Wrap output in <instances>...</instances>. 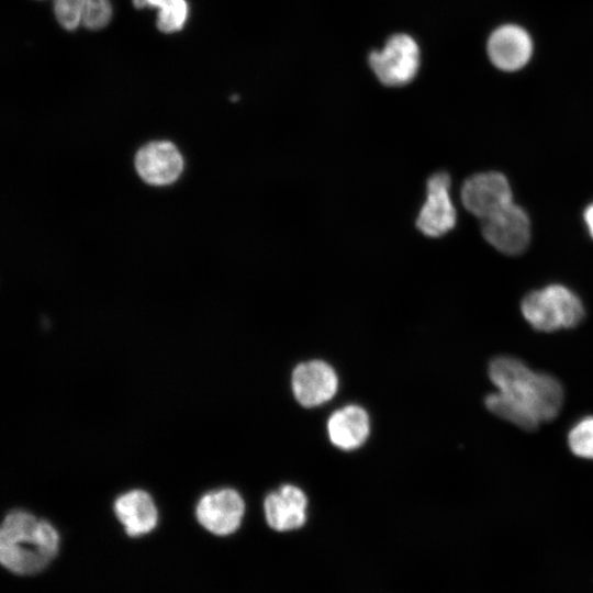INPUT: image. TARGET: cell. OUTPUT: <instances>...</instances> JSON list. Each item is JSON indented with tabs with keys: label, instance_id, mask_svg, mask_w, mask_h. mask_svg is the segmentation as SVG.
<instances>
[{
	"label": "cell",
	"instance_id": "15",
	"mask_svg": "<svg viewBox=\"0 0 593 593\" xmlns=\"http://www.w3.org/2000/svg\"><path fill=\"white\" fill-rule=\"evenodd\" d=\"M485 405L493 414L525 430H534L540 423L530 411L500 391L489 394Z\"/></svg>",
	"mask_w": 593,
	"mask_h": 593
},
{
	"label": "cell",
	"instance_id": "1",
	"mask_svg": "<svg viewBox=\"0 0 593 593\" xmlns=\"http://www.w3.org/2000/svg\"><path fill=\"white\" fill-rule=\"evenodd\" d=\"M59 541V534L49 522L27 511L13 510L1 524L0 561L15 574H35L55 558Z\"/></svg>",
	"mask_w": 593,
	"mask_h": 593
},
{
	"label": "cell",
	"instance_id": "4",
	"mask_svg": "<svg viewBox=\"0 0 593 593\" xmlns=\"http://www.w3.org/2000/svg\"><path fill=\"white\" fill-rule=\"evenodd\" d=\"M369 66L387 87H403L416 77L421 66L417 42L409 34L390 36L380 49L369 54Z\"/></svg>",
	"mask_w": 593,
	"mask_h": 593
},
{
	"label": "cell",
	"instance_id": "9",
	"mask_svg": "<svg viewBox=\"0 0 593 593\" xmlns=\"http://www.w3.org/2000/svg\"><path fill=\"white\" fill-rule=\"evenodd\" d=\"M291 384L296 401L305 407H313L333 399L338 379L327 362L310 360L294 368Z\"/></svg>",
	"mask_w": 593,
	"mask_h": 593
},
{
	"label": "cell",
	"instance_id": "8",
	"mask_svg": "<svg viewBox=\"0 0 593 593\" xmlns=\"http://www.w3.org/2000/svg\"><path fill=\"white\" fill-rule=\"evenodd\" d=\"M244 513L243 497L236 490L230 488L204 493L195 505L199 524L217 536H227L237 530Z\"/></svg>",
	"mask_w": 593,
	"mask_h": 593
},
{
	"label": "cell",
	"instance_id": "11",
	"mask_svg": "<svg viewBox=\"0 0 593 593\" xmlns=\"http://www.w3.org/2000/svg\"><path fill=\"white\" fill-rule=\"evenodd\" d=\"M533 53L529 34L517 25H503L496 29L488 41V54L500 69L513 71L527 64Z\"/></svg>",
	"mask_w": 593,
	"mask_h": 593
},
{
	"label": "cell",
	"instance_id": "13",
	"mask_svg": "<svg viewBox=\"0 0 593 593\" xmlns=\"http://www.w3.org/2000/svg\"><path fill=\"white\" fill-rule=\"evenodd\" d=\"M306 506L304 492L295 485L284 484L266 496V521L278 532L296 529L305 523Z\"/></svg>",
	"mask_w": 593,
	"mask_h": 593
},
{
	"label": "cell",
	"instance_id": "2",
	"mask_svg": "<svg viewBox=\"0 0 593 593\" xmlns=\"http://www.w3.org/2000/svg\"><path fill=\"white\" fill-rule=\"evenodd\" d=\"M497 390L530 411L540 422L555 418L562 405L563 391L553 377L530 370L508 356L494 358L489 367Z\"/></svg>",
	"mask_w": 593,
	"mask_h": 593
},
{
	"label": "cell",
	"instance_id": "17",
	"mask_svg": "<svg viewBox=\"0 0 593 593\" xmlns=\"http://www.w3.org/2000/svg\"><path fill=\"white\" fill-rule=\"evenodd\" d=\"M572 452L582 458H593V417L581 419L568 436Z\"/></svg>",
	"mask_w": 593,
	"mask_h": 593
},
{
	"label": "cell",
	"instance_id": "7",
	"mask_svg": "<svg viewBox=\"0 0 593 593\" xmlns=\"http://www.w3.org/2000/svg\"><path fill=\"white\" fill-rule=\"evenodd\" d=\"M460 195L463 206L481 220L513 203L510 182L497 171L470 176L463 182Z\"/></svg>",
	"mask_w": 593,
	"mask_h": 593
},
{
	"label": "cell",
	"instance_id": "12",
	"mask_svg": "<svg viewBox=\"0 0 593 593\" xmlns=\"http://www.w3.org/2000/svg\"><path fill=\"white\" fill-rule=\"evenodd\" d=\"M114 514L131 537L149 534L158 524V508L145 490L133 489L120 494L113 504Z\"/></svg>",
	"mask_w": 593,
	"mask_h": 593
},
{
	"label": "cell",
	"instance_id": "6",
	"mask_svg": "<svg viewBox=\"0 0 593 593\" xmlns=\"http://www.w3.org/2000/svg\"><path fill=\"white\" fill-rule=\"evenodd\" d=\"M482 221L485 240L505 255L523 253L530 239V221L519 205L511 203Z\"/></svg>",
	"mask_w": 593,
	"mask_h": 593
},
{
	"label": "cell",
	"instance_id": "14",
	"mask_svg": "<svg viewBox=\"0 0 593 593\" xmlns=\"http://www.w3.org/2000/svg\"><path fill=\"white\" fill-rule=\"evenodd\" d=\"M367 412L359 405H346L335 411L327 422L331 441L338 448L351 450L360 447L369 436Z\"/></svg>",
	"mask_w": 593,
	"mask_h": 593
},
{
	"label": "cell",
	"instance_id": "21",
	"mask_svg": "<svg viewBox=\"0 0 593 593\" xmlns=\"http://www.w3.org/2000/svg\"><path fill=\"white\" fill-rule=\"evenodd\" d=\"M583 221L588 228L590 236L593 238V202L586 205L583 211Z\"/></svg>",
	"mask_w": 593,
	"mask_h": 593
},
{
	"label": "cell",
	"instance_id": "5",
	"mask_svg": "<svg viewBox=\"0 0 593 593\" xmlns=\"http://www.w3.org/2000/svg\"><path fill=\"white\" fill-rule=\"evenodd\" d=\"M450 176L433 174L426 183V199L416 217V227L428 237H440L452 230L457 212L450 197Z\"/></svg>",
	"mask_w": 593,
	"mask_h": 593
},
{
	"label": "cell",
	"instance_id": "20",
	"mask_svg": "<svg viewBox=\"0 0 593 593\" xmlns=\"http://www.w3.org/2000/svg\"><path fill=\"white\" fill-rule=\"evenodd\" d=\"M171 0H133V5L136 9H161Z\"/></svg>",
	"mask_w": 593,
	"mask_h": 593
},
{
	"label": "cell",
	"instance_id": "10",
	"mask_svg": "<svg viewBox=\"0 0 593 593\" xmlns=\"http://www.w3.org/2000/svg\"><path fill=\"white\" fill-rule=\"evenodd\" d=\"M135 167L145 182L165 186L179 178L183 169V159L172 143L156 141L146 144L137 152Z\"/></svg>",
	"mask_w": 593,
	"mask_h": 593
},
{
	"label": "cell",
	"instance_id": "19",
	"mask_svg": "<svg viewBox=\"0 0 593 593\" xmlns=\"http://www.w3.org/2000/svg\"><path fill=\"white\" fill-rule=\"evenodd\" d=\"M113 15L110 0H86L82 25L89 30L98 31L105 27Z\"/></svg>",
	"mask_w": 593,
	"mask_h": 593
},
{
	"label": "cell",
	"instance_id": "3",
	"mask_svg": "<svg viewBox=\"0 0 593 593\" xmlns=\"http://www.w3.org/2000/svg\"><path fill=\"white\" fill-rule=\"evenodd\" d=\"M521 310L526 321L542 332L577 326L584 317L580 298L562 284H549L529 292L523 299Z\"/></svg>",
	"mask_w": 593,
	"mask_h": 593
},
{
	"label": "cell",
	"instance_id": "18",
	"mask_svg": "<svg viewBox=\"0 0 593 593\" xmlns=\"http://www.w3.org/2000/svg\"><path fill=\"white\" fill-rule=\"evenodd\" d=\"M86 0H54V14L59 25L74 31L82 25Z\"/></svg>",
	"mask_w": 593,
	"mask_h": 593
},
{
	"label": "cell",
	"instance_id": "16",
	"mask_svg": "<svg viewBox=\"0 0 593 593\" xmlns=\"http://www.w3.org/2000/svg\"><path fill=\"white\" fill-rule=\"evenodd\" d=\"M188 15L187 0H171L158 10L156 26L166 34L179 32L186 25Z\"/></svg>",
	"mask_w": 593,
	"mask_h": 593
}]
</instances>
